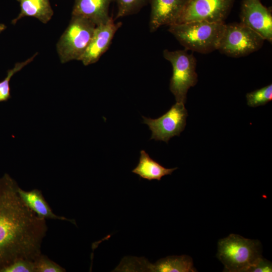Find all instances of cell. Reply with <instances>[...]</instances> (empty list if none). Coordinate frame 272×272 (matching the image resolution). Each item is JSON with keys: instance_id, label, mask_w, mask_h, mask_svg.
Masks as SVG:
<instances>
[{"instance_id": "cell-1", "label": "cell", "mask_w": 272, "mask_h": 272, "mask_svg": "<svg viewBox=\"0 0 272 272\" xmlns=\"http://www.w3.org/2000/svg\"><path fill=\"white\" fill-rule=\"evenodd\" d=\"M19 187L8 174L0 178V271L18 259L35 260L47 231L46 220L24 202Z\"/></svg>"}, {"instance_id": "cell-2", "label": "cell", "mask_w": 272, "mask_h": 272, "mask_svg": "<svg viewBox=\"0 0 272 272\" xmlns=\"http://www.w3.org/2000/svg\"><path fill=\"white\" fill-rule=\"evenodd\" d=\"M225 22L192 21L169 26L168 31L186 50L207 54L218 49Z\"/></svg>"}, {"instance_id": "cell-3", "label": "cell", "mask_w": 272, "mask_h": 272, "mask_svg": "<svg viewBox=\"0 0 272 272\" xmlns=\"http://www.w3.org/2000/svg\"><path fill=\"white\" fill-rule=\"evenodd\" d=\"M261 246L257 240L230 234L218 243L217 256L224 264V271L245 272L262 256Z\"/></svg>"}, {"instance_id": "cell-4", "label": "cell", "mask_w": 272, "mask_h": 272, "mask_svg": "<svg viewBox=\"0 0 272 272\" xmlns=\"http://www.w3.org/2000/svg\"><path fill=\"white\" fill-rule=\"evenodd\" d=\"M96 26L85 18L72 16L68 26L56 44L61 63L79 60L90 43Z\"/></svg>"}, {"instance_id": "cell-5", "label": "cell", "mask_w": 272, "mask_h": 272, "mask_svg": "<svg viewBox=\"0 0 272 272\" xmlns=\"http://www.w3.org/2000/svg\"><path fill=\"white\" fill-rule=\"evenodd\" d=\"M163 55L172 66L169 89L175 96L176 102L185 104L188 90L194 86L198 81L196 58L186 49L175 51L165 49Z\"/></svg>"}, {"instance_id": "cell-6", "label": "cell", "mask_w": 272, "mask_h": 272, "mask_svg": "<svg viewBox=\"0 0 272 272\" xmlns=\"http://www.w3.org/2000/svg\"><path fill=\"white\" fill-rule=\"evenodd\" d=\"M265 40L251 28L240 23L226 24L217 50L232 57L247 56L260 49Z\"/></svg>"}, {"instance_id": "cell-7", "label": "cell", "mask_w": 272, "mask_h": 272, "mask_svg": "<svg viewBox=\"0 0 272 272\" xmlns=\"http://www.w3.org/2000/svg\"><path fill=\"white\" fill-rule=\"evenodd\" d=\"M235 1L189 0L175 24L192 21L225 22Z\"/></svg>"}, {"instance_id": "cell-8", "label": "cell", "mask_w": 272, "mask_h": 272, "mask_svg": "<svg viewBox=\"0 0 272 272\" xmlns=\"http://www.w3.org/2000/svg\"><path fill=\"white\" fill-rule=\"evenodd\" d=\"M188 116L184 104L176 102L165 114L156 119L142 116L143 123L152 131L151 140L162 141L168 143L174 136H179L184 129Z\"/></svg>"}, {"instance_id": "cell-9", "label": "cell", "mask_w": 272, "mask_h": 272, "mask_svg": "<svg viewBox=\"0 0 272 272\" xmlns=\"http://www.w3.org/2000/svg\"><path fill=\"white\" fill-rule=\"evenodd\" d=\"M122 271L195 272L191 257L186 255L170 256L151 264L142 257H124L121 261Z\"/></svg>"}, {"instance_id": "cell-10", "label": "cell", "mask_w": 272, "mask_h": 272, "mask_svg": "<svg viewBox=\"0 0 272 272\" xmlns=\"http://www.w3.org/2000/svg\"><path fill=\"white\" fill-rule=\"evenodd\" d=\"M240 23L251 28L265 40L272 42L271 7L263 6L260 0H242Z\"/></svg>"}, {"instance_id": "cell-11", "label": "cell", "mask_w": 272, "mask_h": 272, "mask_svg": "<svg viewBox=\"0 0 272 272\" xmlns=\"http://www.w3.org/2000/svg\"><path fill=\"white\" fill-rule=\"evenodd\" d=\"M121 22L116 23L112 18L107 23L96 26L85 51L79 60L84 65L96 63L108 49Z\"/></svg>"}, {"instance_id": "cell-12", "label": "cell", "mask_w": 272, "mask_h": 272, "mask_svg": "<svg viewBox=\"0 0 272 272\" xmlns=\"http://www.w3.org/2000/svg\"><path fill=\"white\" fill-rule=\"evenodd\" d=\"M189 0H149L151 13L149 30L154 32L160 27L175 24Z\"/></svg>"}, {"instance_id": "cell-13", "label": "cell", "mask_w": 272, "mask_h": 272, "mask_svg": "<svg viewBox=\"0 0 272 272\" xmlns=\"http://www.w3.org/2000/svg\"><path fill=\"white\" fill-rule=\"evenodd\" d=\"M113 0H75L72 16H81L96 26L105 24L112 17L109 9Z\"/></svg>"}, {"instance_id": "cell-14", "label": "cell", "mask_w": 272, "mask_h": 272, "mask_svg": "<svg viewBox=\"0 0 272 272\" xmlns=\"http://www.w3.org/2000/svg\"><path fill=\"white\" fill-rule=\"evenodd\" d=\"M18 192L24 202L39 218L44 220L51 219L67 221L77 225L75 220L55 215L45 200L40 190L34 189L30 191H25L19 187Z\"/></svg>"}, {"instance_id": "cell-15", "label": "cell", "mask_w": 272, "mask_h": 272, "mask_svg": "<svg viewBox=\"0 0 272 272\" xmlns=\"http://www.w3.org/2000/svg\"><path fill=\"white\" fill-rule=\"evenodd\" d=\"M20 6V12L12 21L15 24L18 20L25 17H32L44 24L47 23L53 15V11L49 0H17Z\"/></svg>"}, {"instance_id": "cell-16", "label": "cell", "mask_w": 272, "mask_h": 272, "mask_svg": "<svg viewBox=\"0 0 272 272\" xmlns=\"http://www.w3.org/2000/svg\"><path fill=\"white\" fill-rule=\"evenodd\" d=\"M177 168H165L151 158L145 150H141L139 163L132 172L149 181L154 179L160 181L162 177L171 175Z\"/></svg>"}, {"instance_id": "cell-17", "label": "cell", "mask_w": 272, "mask_h": 272, "mask_svg": "<svg viewBox=\"0 0 272 272\" xmlns=\"http://www.w3.org/2000/svg\"><path fill=\"white\" fill-rule=\"evenodd\" d=\"M246 98L249 107H256L265 105L272 100V84L247 93Z\"/></svg>"}, {"instance_id": "cell-18", "label": "cell", "mask_w": 272, "mask_h": 272, "mask_svg": "<svg viewBox=\"0 0 272 272\" xmlns=\"http://www.w3.org/2000/svg\"><path fill=\"white\" fill-rule=\"evenodd\" d=\"M37 54L38 53H35L32 56L24 61L17 62L13 69L8 70L7 77L0 82V102L6 101L11 98L9 83L12 76L32 62Z\"/></svg>"}, {"instance_id": "cell-19", "label": "cell", "mask_w": 272, "mask_h": 272, "mask_svg": "<svg viewBox=\"0 0 272 272\" xmlns=\"http://www.w3.org/2000/svg\"><path fill=\"white\" fill-rule=\"evenodd\" d=\"M117 6L115 19L138 13L149 0H113Z\"/></svg>"}, {"instance_id": "cell-20", "label": "cell", "mask_w": 272, "mask_h": 272, "mask_svg": "<svg viewBox=\"0 0 272 272\" xmlns=\"http://www.w3.org/2000/svg\"><path fill=\"white\" fill-rule=\"evenodd\" d=\"M35 272H65V268L42 253L34 260Z\"/></svg>"}, {"instance_id": "cell-21", "label": "cell", "mask_w": 272, "mask_h": 272, "mask_svg": "<svg viewBox=\"0 0 272 272\" xmlns=\"http://www.w3.org/2000/svg\"><path fill=\"white\" fill-rule=\"evenodd\" d=\"M0 272H35L34 261L20 259L4 267Z\"/></svg>"}, {"instance_id": "cell-22", "label": "cell", "mask_w": 272, "mask_h": 272, "mask_svg": "<svg viewBox=\"0 0 272 272\" xmlns=\"http://www.w3.org/2000/svg\"><path fill=\"white\" fill-rule=\"evenodd\" d=\"M271 262L262 256L253 265L247 269L245 272H271Z\"/></svg>"}, {"instance_id": "cell-23", "label": "cell", "mask_w": 272, "mask_h": 272, "mask_svg": "<svg viewBox=\"0 0 272 272\" xmlns=\"http://www.w3.org/2000/svg\"><path fill=\"white\" fill-rule=\"evenodd\" d=\"M6 26L4 24H0V33L3 31L6 28Z\"/></svg>"}]
</instances>
